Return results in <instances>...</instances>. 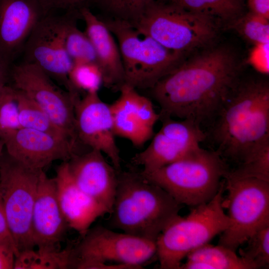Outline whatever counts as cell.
I'll list each match as a JSON object with an SVG mask.
<instances>
[{
	"mask_svg": "<svg viewBox=\"0 0 269 269\" xmlns=\"http://www.w3.org/2000/svg\"><path fill=\"white\" fill-rule=\"evenodd\" d=\"M119 90L120 96L110 105L115 135L140 146L153 134L150 126V105L144 96L130 85L124 83Z\"/></svg>",
	"mask_w": 269,
	"mask_h": 269,
	"instance_id": "19",
	"label": "cell"
},
{
	"mask_svg": "<svg viewBox=\"0 0 269 269\" xmlns=\"http://www.w3.org/2000/svg\"><path fill=\"white\" fill-rule=\"evenodd\" d=\"M12 89L13 87L12 86H8L6 85L0 86V105L10 94Z\"/></svg>",
	"mask_w": 269,
	"mask_h": 269,
	"instance_id": "39",
	"label": "cell"
},
{
	"mask_svg": "<svg viewBox=\"0 0 269 269\" xmlns=\"http://www.w3.org/2000/svg\"><path fill=\"white\" fill-rule=\"evenodd\" d=\"M86 0H37L45 14L56 10L78 9L83 6Z\"/></svg>",
	"mask_w": 269,
	"mask_h": 269,
	"instance_id": "34",
	"label": "cell"
},
{
	"mask_svg": "<svg viewBox=\"0 0 269 269\" xmlns=\"http://www.w3.org/2000/svg\"><path fill=\"white\" fill-rule=\"evenodd\" d=\"M6 153L30 168L43 170L53 161H68L76 147L48 134L21 128L0 132Z\"/></svg>",
	"mask_w": 269,
	"mask_h": 269,
	"instance_id": "15",
	"label": "cell"
},
{
	"mask_svg": "<svg viewBox=\"0 0 269 269\" xmlns=\"http://www.w3.org/2000/svg\"><path fill=\"white\" fill-rule=\"evenodd\" d=\"M0 239L8 242L15 246L6 222L0 194ZM16 248V247H15Z\"/></svg>",
	"mask_w": 269,
	"mask_h": 269,
	"instance_id": "37",
	"label": "cell"
},
{
	"mask_svg": "<svg viewBox=\"0 0 269 269\" xmlns=\"http://www.w3.org/2000/svg\"><path fill=\"white\" fill-rule=\"evenodd\" d=\"M214 19L170 3L155 0L132 25L166 48L184 54L215 37Z\"/></svg>",
	"mask_w": 269,
	"mask_h": 269,
	"instance_id": "7",
	"label": "cell"
},
{
	"mask_svg": "<svg viewBox=\"0 0 269 269\" xmlns=\"http://www.w3.org/2000/svg\"><path fill=\"white\" fill-rule=\"evenodd\" d=\"M249 11L269 19V0H245Z\"/></svg>",
	"mask_w": 269,
	"mask_h": 269,
	"instance_id": "36",
	"label": "cell"
},
{
	"mask_svg": "<svg viewBox=\"0 0 269 269\" xmlns=\"http://www.w3.org/2000/svg\"><path fill=\"white\" fill-rule=\"evenodd\" d=\"M54 179L58 203L68 226L83 236L93 223L107 211L76 184L67 161L58 166Z\"/></svg>",
	"mask_w": 269,
	"mask_h": 269,
	"instance_id": "20",
	"label": "cell"
},
{
	"mask_svg": "<svg viewBox=\"0 0 269 269\" xmlns=\"http://www.w3.org/2000/svg\"><path fill=\"white\" fill-rule=\"evenodd\" d=\"M45 15L37 0H0V54L9 63Z\"/></svg>",
	"mask_w": 269,
	"mask_h": 269,
	"instance_id": "18",
	"label": "cell"
},
{
	"mask_svg": "<svg viewBox=\"0 0 269 269\" xmlns=\"http://www.w3.org/2000/svg\"><path fill=\"white\" fill-rule=\"evenodd\" d=\"M85 25V32L94 47L97 62L104 74L106 87L119 88L125 82L124 72L118 44L114 35L103 19L90 8L82 6L78 8Z\"/></svg>",
	"mask_w": 269,
	"mask_h": 269,
	"instance_id": "21",
	"label": "cell"
},
{
	"mask_svg": "<svg viewBox=\"0 0 269 269\" xmlns=\"http://www.w3.org/2000/svg\"><path fill=\"white\" fill-rule=\"evenodd\" d=\"M68 225L60 209L56 183L41 172L34 205L31 229L38 249L58 250Z\"/></svg>",
	"mask_w": 269,
	"mask_h": 269,
	"instance_id": "17",
	"label": "cell"
},
{
	"mask_svg": "<svg viewBox=\"0 0 269 269\" xmlns=\"http://www.w3.org/2000/svg\"><path fill=\"white\" fill-rule=\"evenodd\" d=\"M14 89L21 128L48 134L67 141L76 147V143L52 122L47 113L36 102L22 91Z\"/></svg>",
	"mask_w": 269,
	"mask_h": 269,
	"instance_id": "23",
	"label": "cell"
},
{
	"mask_svg": "<svg viewBox=\"0 0 269 269\" xmlns=\"http://www.w3.org/2000/svg\"><path fill=\"white\" fill-rule=\"evenodd\" d=\"M4 143L2 139L0 137V163L2 155L3 154V148L4 147Z\"/></svg>",
	"mask_w": 269,
	"mask_h": 269,
	"instance_id": "40",
	"label": "cell"
},
{
	"mask_svg": "<svg viewBox=\"0 0 269 269\" xmlns=\"http://www.w3.org/2000/svg\"><path fill=\"white\" fill-rule=\"evenodd\" d=\"M225 176L232 178H256L269 182V141L248 154ZM224 176V177H225Z\"/></svg>",
	"mask_w": 269,
	"mask_h": 269,
	"instance_id": "27",
	"label": "cell"
},
{
	"mask_svg": "<svg viewBox=\"0 0 269 269\" xmlns=\"http://www.w3.org/2000/svg\"><path fill=\"white\" fill-rule=\"evenodd\" d=\"M230 225L218 245L236 252L261 227L269 224V182L256 178L224 177Z\"/></svg>",
	"mask_w": 269,
	"mask_h": 269,
	"instance_id": "10",
	"label": "cell"
},
{
	"mask_svg": "<svg viewBox=\"0 0 269 269\" xmlns=\"http://www.w3.org/2000/svg\"><path fill=\"white\" fill-rule=\"evenodd\" d=\"M155 0H86L84 6L95 5L111 18L136 22Z\"/></svg>",
	"mask_w": 269,
	"mask_h": 269,
	"instance_id": "26",
	"label": "cell"
},
{
	"mask_svg": "<svg viewBox=\"0 0 269 269\" xmlns=\"http://www.w3.org/2000/svg\"><path fill=\"white\" fill-rule=\"evenodd\" d=\"M65 45L67 54L73 63H97L96 53L90 40L85 31H82L77 27L74 17L67 27Z\"/></svg>",
	"mask_w": 269,
	"mask_h": 269,
	"instance_id": "30",
	"label": "cell"
},
{
	"mask_svg": "<svg viewBox=\"0 0 269 269\" xmlns=\"http://www.w3.org/2000/svg\"><path fill=\"white\" fill-rule=\"evenodd\" d=\"M74 247L70 269H139L156 255V241L101 226L90 228Z\"/></svg>",
	"mask_w": 269,
	"mask_h": 269,
	"instance_id": "6",
	"label": "cell"
},
{
	"mask_svg": "<svg viewBox=\"0 0 269 269\" xmlns=\"http://www.w3.org/2000/svg\"><path fill=\"white\" fill-rule=\"evenodd\" d=\"M68 79L73 92L82 91L88 93L99 92L104 84L102 70L96 62L73 63Z\"/></svg>",
	"mask_w": 269,
	"mask_h": 269,
	"instance_id": "28",
	"label": "cell"
},
{
	"mask_svg": "<svg viewBox=\"0 0 269 269\" xmlns=\"http://www.w3.org/2000/svg\"><path fill=\"white\" fill-rule=\"evenodd\" d=\"M42 171L26 166L3 152L0 163V194L8 227L18 253L35 247L32 216Z\"/></svg>",
	"mask_w": 269,
	"mask_h": 269,
	"instance_id": "9",
	"label": "cell"
},
{
	"mask_svg": "<svg viewBox=\"0 0 269 269\" xmlns=\"http://www.w3.org/2000/svg\"><path fill=\"white\" fill-rule=\"evenodd\" d=\"M98 93H86L76 102L77 135L79 141L91 149L106 154L118 171L121 158L115 139L110 106L101 99Z\"/></svg>",
	"mask_w": 269,
	"mask_h": 269,
	"instance_id": "14",
	"label": "cell"
},
{
	"mask_svg": "<svg viewBox=\"0 0 269 269\" xmlns=\"http://www.w3.org/2000/svg\"><path fill=\"white\" fill-rule=\"evenodd\" d=\"M216 150L238 164L269 141V85L263 80L239 81L213 120Z\"/></svg>",
	"mask_w": 269,
	"mask_h": 269,
	"instance_id": "2",
	"label": "cell"
},
{
	"mask_svg": "<svg viewBox=\"0 0 269 269\" xmlns=\"http://www.w3.org/2000/svg\"><path fill=\"white\" fill-rule=\"evenodd\" d=\"M116 39L125 82L136 89H150L182 60L184 54L170 50L152 38L140 35L125 21L104 19Z\"/></svg>",
	"mask_w": 269,
	"mask_h": 269,
	"instance_id": "8",
	"label": "cell"
},
{
	"mask_svg": "<svg viewBox=\"0 0 269 269\" xmlns=\"http://www.w3.org/2000/svg\"><path fill=\"white\" fill-rule=\"evenodd\" d=\"M21 128L15 89L13 88L0 105V132L15 130Z\"/></svg>",
	"mask_w": 269,
	"mask_h": 269,
	"instance_id": "32",
	"label": "cell"
},
{
	"mask_svg": "<svg viewBox=\"0 0 269 269\" xmlns=\"http://www.w3.org/2000/svg\"><path fill=\"white\" fill-rule=\"evenodd\" d=\"M9 76L15 89L36 102L52 122L74 142L78 140L75 127V105L80 98L58 87L35 64L22 62L10 68Z\"/></svg>",
	"mask_w": 269,
	"mask_h": 269,
	"instance_id": "12",
	"label": "cell"
},
{
	"mask_svg": "<svg viewBox=\"0 0 269 269\" xmlns=\"http://www.w3.org/2000/svg\"><path fill=\"white\" fill-rule=\"evenodd\" d=\"M216 20L233 21L245 13V0H158Z\"/></svg>",
	"mask_w": 269,
	"mask_h": 269,
	"instance_id": "24",
	"label": "cell"
},
{
	"mask_svg": "<svg viewBox=\"0 0 269 269\" xmlns=\"http://www.w3.org/2000/svg\"><path fill=\"white\" fill-rule=\"evenodd\" d=\"M162 125L149 144L132 158L143 171H151L176 161L200 147L206 138L201 126L189 119L162 118Z\"/></svg>",
	"mask_w": 269,
	"mask_h": 269,
	"instance_id": "13",
	"label": "cell"
},
{
	"mask_svg": "<svg viewBox=\"0 0 269 269\" xmlns=\"http://www.w3.org/2000/svg\"><path fill=\"white\" fill-rule=\"evenodd\" d=\"M77 9L62 15H45L34 26L23 48V62L42 69L71 94L68 75L73 62L67 54L65 39L68 26Z\"/></svg>",
	"mask_w": 269,
	"mask_h": 269,
	"instance_id": "11",
	"label": "cell"
},
{
	"mask_svg": "<svg viewBox=\"0 0 269 269\" xmlns=\"http://www.w3.org/2000/svg\"><path fill=\"white\" fill-rule=\"evenodd\" d=\"M224 181L209 202L195 206L187 216L179 215L161 232L156 240L161 269H180L182 261L193 250L209 243L229 227L223 210Z\"/></svg>",
	"mask_w": 269,
	"mask_h": 269,
	"instance_id": "5",
	"label": "cell"
},
{
	"mask_svg": "<svg viewBox=\"0 0 269 269\" xmlns=\"http://www.w3.org/2000/svg\"><path fill=\"white\" fill-rule=\"evenodd\" d=\"M10 64L0 54V86L6 85L9 77Z\"/></svg>",
	"mask_w": 269,
	"mask_h": 269,
	"instance_id": "38",
	"label": "cell"
},
{
	"mask_svg": "<svg viewBox=\"0 0 269 269\" xmlns=\"http://www.w3.org/2000/svg\"><path fill=\"white\" fill-rule=\"evenodd\" d=\"M228 170L224 159L216 151L200 146L176 161L140 173L179 204L195 207L215 196Z\"/></svg>",
	"mask_w": 269,
	"mask_h": 269,
	"instance_id": "4",
	"label": "cell"
},
{
	"mask_svg": "<svg viewBox=\"0 0 269 269\" xmlns=\"http://www.w3.org/2000/svg\"><path fill=\"white\" fill-rule=\"evenodd\" d=\"M103 154L91 149L84 154L73 155L67 162L76 184L110 214L117 187L118 171Z\"/></svg>",
	"mask_w": 269,
	"mask_h": 269,
	"instance_id": "16",
	"label": "cell"
},
{
	"mask_svg": "<svg viewBox=\"0 0 269 269\" xmlns=\"http://www.w3.org/2000/svg\"><path fill=\"white\" fill-rule=\"evenodd\" d=\"M181 204L140 172L118 173L110 228L156 241L163 230L179 215Z\"/></svg>",
	"mask_w": 269,
	"mask_h": 269,
	"instance_id": "3",
	"label": "cell"
},
{
	"mask_svg": "<svg viewBox=\"0 0 269 269\" xmlns=\"http://www.w3.org/2000/svg\"><path fill=\"white\" fill-rule=\"evenodd\" d=\"M269 19L248 11L234 20L232 26L254 45L267 43H269Z\"/></svg>",
	"mask_w": 269,
	"mask_h": 269,
	"instance_id": "31",
	"label": "cell"
},
{
	"mask_svg": "<svg viewBox=\"0 0 269 269\" xmlns=\"http://www.w3.org/2000/svg\"><path fill=\"white\" fill-rule=\"evenodd\" d=\"M240 248L239 256L254 268L268 269L269 267V224L254 233Z\"/></svg>",
	"mask_w": 269,
	"mask_h": 269,
	"instance_id": "29",
	"label": "cell"
},
{
	"mask_svg": "<svg viewBox=\"0 0 269 269\" xmlns=\"http://www.w3.org/2000/svg\"><path fill=\"white\" fill-rule=\"evenodd\" d=\"M18 251L12 244L0 239V269H13Z\"/></svg>",
	"mask_w": 269,
	"mask_h": 269,
	"instance_id": "35",
	"label": "cell"
},
{
	"mask_svg": "<svg viewBox=\"0 0 269 269\" xmlns=\"http://www.w3.org/2000/svg\"><path fill=\"white\" fill-rule=\"evenodd\" d=\"M180 269H254V267L223 246L209 243L190 252Z\"/></svg>",
	"mask_w": 269,
	"mask_h": 269,
	"instance_id": "22",
	"label": "cell"
},
{
	"mask_svg": "<svg viewBox=\"0 0 269 269\" xmlns=\"http://www.w3.org/2000/svg\"><path fill=\"white\" fill-rule=\"evenodd\" d=\"M269 43L254 45L249 57V62L259 72L269 73Z\"/></svg>",
	"mask_w": 269,
	"mask_h": 269,
	"instance_id": "33",
	"label": "cell"
},
{
	"mask_svg": "<svg viewBox=\"0 0 269 269\" xmlns=\"http://www.w3.org/2000/svg\"><path fill=\"white\" fill-rule=\"evenodd\" d=\"M72 248V246H70L62 250H23L15 257L13 269H69Z\"/></svg>",
	"mask_w": 269,
	"mask_h": 269,
	"instance_id": "25",
	"label": "cell"
},
{
	"mask_svg": "<svg viewBox=\"0 0 269 269\" xmlns=\"http://www.w3.org/2000/svg\"><path fill=\"white\" fill-rule=\"evenodd\" d=\"M238 77L235 54L218 47L181 61L150 90L160 119H189L201 126L214 120Z\"/></svg>",
	"mask_w": 269,
	"mask_h": 269,
	"instance_id": "1",
	"label": "cell"
}]
</instances>
